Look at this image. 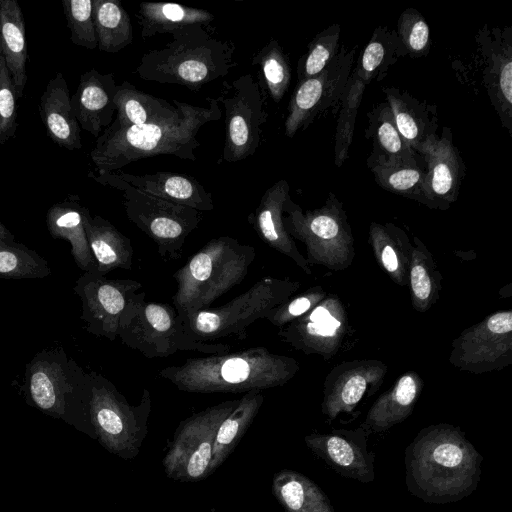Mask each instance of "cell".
I'll return each mask as SVG.
<instances>
[{
    "label": "cell",
    "instance_id": "cell-1",
    "mask_svg": "<svg viewBox=\"0 0 512 512\" xmlns=\"http://www.w3.org/2000/svg\"><path fill=\"white\" fill-rule=\"evenodd\" d=\"M482 460L459 427L430 425L405 449L407 489L430 504L459 501L477 488Z\"/></svg>",
    "mask_w": 512,
    "mask_h": 512
},
{
    "label": "cell",
    "instance_id": "cell-2",
    "mask_svg": "<svg viewBox=\"0 0 512 512\" xmlns=\"http://www.w3.org/2000/svg\"><path fill=\"white\" fill-rule=\"evenodd\" d=\"M207 106L183 105L181 113L165 122L131 126L107 127L96 139L90 157L99 173L115 172L129 163L157 155H171L195 161L200 146L199 130L220 119V104L206 98Z\"/></svg>",
    "mask_w": 512,
    "mask_h": 512
},
{
    "label": "cell",
    "instance_id": "cell-3",
    "mask_svg": "<svg viewBox=\"0 0 512 512\" xmlns=\"http://www.w3.org/2000/svg\"><path fill=\"white\" fill-rule=\"evenodd\" d=\"M298 371V363L263 346L234 353L190 357L158 371V376L189 393H246L281 386Z\"/></svg>",
    "mask_w": 512,
    "mask_h": 512
},
{
    "label": "cell",
    "instance_id": "cell-4",
    "mask_svg": "<svg viewBox=\"0 0 512 512\" xmlns=\"http://www.w3.org/2000/svg\"><path fill=\"white\" fill-rule=\"evenodd\" d=\"M171 35L166 45L142 56L135 70L137 76L196 91L229 74L235 65L233 44L212 36L204 24L189 25Z\"/></svg>",
    "mask_w": 512,
    "mask_h": 512
},
{
    "label": "cell",
    "instance_id": "cell-5",
    "mask_svg": "<svg viewBox=\"0 0 512 512\" xmlns=\"http://www.w3.org/2000/svg\"><path fill=\"white\" fill-rule=\"evenodd\" d=\"M255 256L253 246L229 236L208 241L173 274L177 289L172 302L181 318L207 309L239 285Z\"/></svg>",
    "mask_w": 512,
    "mask_h": 512
},
{
    "label": "cell",
    "instance_id": "cell-6",
    "mask_svg": "<svg viewBox=\"0 0 512 512\" xmlns=\"http://www.w3.org/2000/svg\"><path fill=\"white\" fill-rule=\"evenodd\" d=\"M91 374L62 347L45 348L25 368L23 391L27 401L41 411L84 423L89 420Z\"/></svg>",
    "mask_w": 512,
    "mask_h": 512
},
{
    "label": "cell",
    "instance_id": "cell-7",
    "mask_svg": "<svg viewBox=\"0 0 512 512\" xmlns=\"http://www.w3.org/2000/svg\"><path fill=\"white\" fill-rule=\"evenodd\" d=\"M88 175L120 191L126 216L154 241L164 261H177L182 257L185 240L198 227L202 212L136 189L115 172H89Z\"/></svg>",
    "mask_w": 512,
    "mask_h": 512
},
{
    "label": "cell",
    "instance_id": "cell-8",
    "mask_svg": "<svg viewBox=\"0 0 512 512\" xmlns=\"http://www.w3.org/2000/svg\"><path fill=\"white\" fill-rule=\"evenodd\" d=\"M89 420L101 444L123 459L135 458L148 434L151 395L144 388L140 402L130 404L102 374L91 371Z\"/></svg>",
    "mask_w": 512,
    "mask_h": 512
},
{
    "label": "cell",
    "instance_id": "cell-9",
    "mask_svg": "<svg viewBox=\"0 0 512 512\" xmlns=\"http://www.w3.org/2000/svg\"><path fill=\"white\" fill-rule=\"evenodd\" d=\"M296 287L294 283L263 277L226 304L196 311L182 320L202 342L212 343L227 337L242 340L246 338L248 326L286 301Z\"/></svg>",
    "mask_w": 512,
    "mask_h": 512
},
{
    "label": "cell",
    "instance_id": "cell-10",
    "mask_svg": "<svg viewBox=\"0 0 512 512\" xmlns=\"http://www.w3.org/2000/svg\"><path fill=\"white\" fill-rule=\"evenodd\" d=\"M405 56L395 29L379 26L374 30L347 78L340 99L334 145V162L337 167H341L348 159L356 116L366 86L373 80H383L397 60Z\"/></svg>",
    "mask_w": 512,
    "mask_h": 512
},
{
    "label": "cell",
    "instance_id": "cell-11",
    "mask_svg": "<svg viewBox=\"0 0 512 512\" xmlns=\"http://www.w3.org/2000/svg\"><path fill=\"white\" fill-rule=\"evenodd\" d=\"M121 342L146 358H165L178 351L203 354L229 352L224 343L202 342L188 329L174 306L167 303L141 304L131 321L118 332Z\"/></svg>",
    "mask_w": 512,
    "mask_h": 512
},
{
    "label": "cell",
    "instance_id": "cell-12",
    "mask_svg": "<svg viewBox=\"0 0 512 512\" xmlns=\"http://www.w3.org/2000/svg\"><path fill=\"white\" fill-rule=\"evenodd\" d=\"M283 223L291 237L306 245L310 261L337 267L347 260L353 242L351 229L343 204L333 193L322 207L305 212L289 196Z\"/></svg>",
    "mask_w": 512,
    "mask_h": 512
},
{
    "label": "cell",
    "instance_id": "cell-13",
    "mask_svg": "<svg viewBox=\"0 0 512 512\" xmlns=\"http://www.w3.org/2000/svg\"><path fill=\"white\" fill-rule=\"evenodd\" d=\"M142 284L132 279H109L84 272L73 291L82 303L80 319L85 330L95 336L114 341L145 301L146 293L138 292Z\"/></svg>",
    "mask_w": 512,
    "mask_h": 512
},
{
    "label": "cell",
    "instance_id": "cell-14",
    "mask_svg": "<svg viewBox=\"0 0 512 512\" xmlns=\"http://www.w3.org/2000/svg\"><path fill=\"white\" fill-rule=\"evenodd\" d=\"M238 402L239 399L223 401L179 423L162 460L164 472L170 479L196 482L210 475L216 433Z\"/></svg>",
    "mask_w": 512,
    "mask_h": 512
},
{
    "label": "cell",
    "instance_id": "cell-15",
    "mask_svg": "<svg viewBox=\"0 0 512 512\" xmlns=\"http://www.w3.org/2000/svg\"><path fill=\"white\" fill-rule=\"evenodd\" d=\"M225 112V142L222 160L238 162L253 155L262 140L268 113L259 82L250 73L232 82L223 81L217 98Z\"/></svg>",
    "mask_w": 512,
    "mask_h": 512
},
{
    "label": "cell",
    "instance_id": "cell-16",
    "mask_svg": "<svg viewBox=\"0 0 512 512\" xmlns=\"http://www.w3.org/2000/svg\"><path fill=\"white\" fill-rule=\"evenodd\" d=\"M357 45H341L335 58L317 75L299 81L291 96L284 132L289 138L329 113L337 114Z\"/></svg>",
    "mask_w": 512,
    "mask_h": 512
},
{
    "label": "cell",
    "instance_id": "cell-17",
    "mask_svg": "<svg viewBox=\"0 0 512 512\" xmlns=\"http://www.w3.org/2000/svg\"><path fill=\"white\" fill-rule=\"evenodd\" d=\"M475 39L481 85L502 126L512 135V27L485 24Z\"/></svg>",
    "mask_w": 512,
    "mask_h": 512
},
{
    "label": "cell",
    "instance_id": "cell-18",
    "mask_svg": "<svg viewBox=\"0 0 512 512\" xmlns=\"http://www.w3.org/2000/svg\"><path fill=\"white\" fill-rule=\"evenodd\" d=\"M306 446L339 475L362 483L375 479V453L369 449L368 434L354 430H332L304 437Z\"/></svg>",
    "mask_w": 512,
    "mask_h": 512
},
{
    "label": "cell",
    "instance_id": "cell-19",
    "mask_svg": "<svg viewBox=\"0 0 512 512\" xmlns=\"http://www.w3.org/2000/svg\"><path fill=\"white\" fill-rule=\"evenodd\" d=\"M418 154L426 164L424 188L430 208H447L456 201L466 170L450 128L431 136Z\"/></svg>",
    "mask_w": 512,
    "mask_h": 512
},
{
    "label": "cell",
    "instance_id": "cell-20",
    "mask_svg": "<svg viewBox=\"0 0 512 512\" xmlns=\"http://www.w3.org/2000/svg\"><path fill=\"white\" fill-rule=\"evenodd\" d=\"M451 361L465 369L496 367L512 349V313L500 311L466 330L455 342Z\"/></svg>",
    "mask_w": 512,
    "mask_h": 512
},
{
    "label": "cell",
    "instance_id": "cell-21",
    "mask_svg": "<svg viewBox=\"0 0 512 512\" xmlns=\"http://www.w3.org/2000/svg\"><path fill=\"white\" fill-rule=\"evenodd\" d=\"M117 86L113 73L103 74L92 68L81 75L75 93L70 96L81 129L98 138L111 125L116 113Z\"/></svg>",
    "mask_w": 512,
    "mask_h": 512
},
{
    "label": "cell",
    "instance_id": "cell-22",
    "mask_svg": "<svg viewBox=\"0 0 512 512\" xmlns=\"http://www.w3.org/2000/svg\"><path fill=\"white\" fill-rule=\"evenodd\" d=\"M288 182L281 179L269 187L262 195L248 222L257 236L269 247L290 257L306 273H310L307 261L295 246L283 223V209L290 196Z\"/></svg>",
    "mask_w": 512,
    "mask_h": 512
},
{
    "label": "cell",
    "instance_id": "cell-23",
    "mask_svg": "<svg viewBox=\"0 0 512 512\" xmlns=\"http://www.w3.org/2000/svg\"><path fill=\"white\" fill-rule=\"evenodd\" d=\"M115 173L134 188L160 199L200 212L214 209L212 193L192 176L163 171L144 175L129 174L121 170Z\"/></svg>",
    "mask_w": 512,
    "mask_h": 512
},
{
    "label": "cell",
    "instance_id": "cell-24",
    "mask_svg": "<svg viewBox=\"0 0 512 512\" xmlns=\"http://www.w3.org/2000/svg\"><path fill=\"white\" fill-rule=\"evenodd\" d=\"M386 373L380 362H360L340 371L326 385L322 411L335 420L340 414H351L368 388H375Z\"/></svg>",
    "mask_w": 512,
    "mask_h": 512
},
{
    "label": "cell",
    "instance_id": "cell-25",
    "mask_svg": "<svg viewBox=\"0 0 512 512\" xmlns=\"http://www.w3.org/2000/svg\"><path fill=\"white\" fill-rule=\"evenodd\" d=\"M39 114L53 143L71 151L82 147L81 128L72 111L69 89L61 72L46 85L39 102Z\"/></svg>",
    "mask_w": 512,
    "mask_h": 512
},
{
    "label": "cell",
    "instance_id": "cell-26",
    "mask_svg": "<svg viewBox=\"0 0 512 512\" xmlns=\"http://www.w3.org/2000/svg\"><path fill=\"white\" fill-rule=\"evenodd\" d=\"M397 129L404 141L418 153L422 145L439 127L437 107L421 101L408 91L388 86L383 88Z\"/></svg>",
    "mask_w": 512,
    "mask_h": 512
},
{
    "label": "cell",
    "instance_id": "cell-27",
    "mask_svg": "<svg viewBox=\"0 0 512 512\" xmlns=\"http://www.w3.org/2000/svg\"><path fill=\"white\" fill-rule=\"evenodd\" d=\"M88 208L83 206L78 195L69 194L53 204L46 213L48 232L54 239L67 240L71 255L81 270L95 273L96 263L91 253L84 228V216Z\"/></svg>",
    "mask_w": 512,
    "mask_h": 512
},
{
    "label": "cell",
    "instance_id": "cell-28",
    "mask_svg": "<svg viewBox=\"0 0 512 512\" xmlns=\"http://www.w3.org/2000/svg\"><path fill=\"white\" fill-rule=\"evenodd\" d=\"M86 237L96 263V274L105 276L115 269L131 270L134 249L131 240L110 221L90 214L84 216Z\"/></svg>",
    "mask_w": 512,
    "mask_h": 512
},
{
    "label": "cell",
    "instance_id": "cell-29",
    "mask_svg": "<svg viewBox=\"0 0 512 512\" xmlns=\"http://www.w3.org/2000/svg\"><path fill=\"white\" fill-rule=\"evenodd\" d=\"M116 118L110 126L126 128L131 126L154 124L169 121L177 117L184 102L168 101L138 90L128 81L117 86L114 98Z\"/></svg>",
    "mask_w": 512,
    "mask_h": 512
},
{
    "label": "cell",
    "instance_id": "cell-30",
    "mask_svg": "<svg viewBox=\"0 0 512 512\" xmlns=\"http://www.w3.org/2000/svg\"><path fill=\"white\" fill-rule=\"evenodd\" d=\"M421 388L422 382L416 373L404 374L374 402L361 426L369 435L386 432L401 423L412 413Z\"/></svg>",
    "mask_w": 512,
    "mask_h": 512
},
{
    "label": "cell",
    "instance_id": "cell-31",
    "mask_svg": "<svg viewBox=\"0 0 512 512\" xmlns=\"http://www.w3.org/2000/svg\"><path fill=\"white\" fill-rule=\"evenodd\" d=\"M0 55L10 72L17 97L27 83V43L23 12L16 0H0Z\"/></svg>",
    "mask_w": 512,
    "mask_h": 512
},
{
    "label": "cell",
    "instance_id": "cell-32",
    "mask_svg": "<svg viewBox=\"0 0 512 512\" xmlns=\"http://www.w3.org/2000/svg\"><path fill=\"white\" fill-rule=\"evenodd\" d=\"M366 138L372 141L367 165L411 160L420 156L400 135L388 103L374 105L367 113Z\"/></svg>",
    "mask_w": 512,
    "mask_h": 512
},
{
    "label": "cell",
    "instance_id": "cell-33",
    "mask_svg": "<svg viewBox=\"0 0 512 512\" xmlns=\"http://www.w3.org/2000/svg\"><path fill=\"white\" fill-rule=\"evenodd\" d=\"M136 18L143 39L159 34H172L193 24H208L214 15L207 10L169 2H141Z\"/></svg>",
    "mask_w": 512,
    "mask_h": 512
},
{
    "label": "cell",
    "instance_id": "cell-34",
    "mask_svg": "<svg viewBox=\"0 0 512 512\" xmlns=\"http://www.w3.org/2000/svg\"><path fill=\"white\" fill-rule=\"evenodd\" d=\"M272 493L286 512H335L325 492L297 471L283 469L276 472Z\"/></svg>",
    "mask_w": 512,
    "mask_h": 512
},
{
    "label": "cell",
    "instance_id": "cell-35",
    "mask_svg": "<svg viewBox=\"0 0 512 512\" xmlns=\"http://www.w3.org/2000/svg\"><path fill=\"white\" fill-rule=\"evenodd\" d=\"M264 401L260 390L246 392L222 421L215 436L209 474L230 456L258 414Z\"/></svg>",
    "mask_w": 512,
    "mask_h": 512
},
{
    "label": "cell",
    "instance_id": "cell-36",
    "mask_svg": "<svg viewBox=\"0 0 512 512\" xmlns=\"http://www.w3.org/2000/svg\"><path fill=\"white\" fill-rule=\"evenodd\" d=\"M368 167L381 188L430 207L424 188L426 164L421 155L411 160L377 163Z\"/></svg>",
    "mask_w": 512,
    "mask_h": 512
},
{
    "label": "cell",
    "instance_id": "cell-37",
    "mask_svg": "<svg viewBox=\"0 0 512 512\" xmlns=\"http://www.w3.org/2000/svg\"><path fill=\"white\" fill-rule=\"evenodd\" d=\"M92 7L100 51L116 53L133 42L131 20L119 0H92Z\"/></svg>",
    "mask_w": 512,
    "mask_h": 512
},
{
    "label": "cell",
    "instance_id": "cell-38",
    "mask_svg": "<svg viewBox=\"0 0 512 512\" xmlns=\"http://www.w3.org/2000/svg\"><path fill=\"white\" fill-rule=\"evenodd\" d=\"M259 65L265 87L275 103H279L291 82V66L287 54L275 39H271L252 59Z\"/></svg>",
    "mask_w": 512,
    "mask_h": 512
},
{
    "label": "cell",
    "instance_id": "cell-39",
    "mask_svg": "<svg viewBox=\"0 0 512 512\" xmlns=\"http://www.w3.org/2000/svg\"><path fill=\"white\" fill-rule=\"evenodd\" d=\"M51 274L48 261L24 244L0 240V278L36 279Z\"/></svg>",
    "mask_w": 512,
    "mask_h": 512
},
{
    "label": "cell",
    "instance_id": "cell-40",
    "mask_svg": "<svg viewBox=\"0 0 512 512\" xmlns=\"http://www.w3.org/2000/svg\"><path fill=\"white\" fill-rule=\"evenodd\" d=\"M404 233L392 224L372 223L370 240L382 268L398 284L405 283L406 267L410 264L401 253L400 240Z\"/></svg>",
    "mask_w": 512,
    "mask_h": 512
},
{
    "label": "cell",
    "instance_id": "cell-41",
    "mask_svg": "<svg viewBox=\"0 0 512 512\" xmlns=\"http://www.w3.org/2000/svg\"><path fill=\"white\" fill-rule=\"evenodd\" d=\"M341 28L332 24L319 32L308 44L297 64L298 82L319 74L338 54Z\"/></svg>",
    "mask_w": 512,
    "mask_h": 512
},
{
    "label": "cell",
    "instance_id": "cell-42",
    "mask_svg": "<svg viewBox=\"0 0 512 512\" xmlns=\"http://www.w3.org/2000/svg\"><path fill=\"white\" fill-rule=\"evenodd\" d=\"M406 56L425 57L431 47L430 28L424 16L415 8L405 9L395 29Z\"/></svg>",
    "mask_w": 512,
    "mask_h": 512
},
{
    "label": "cell",
    "instance_id": "cell-43",
    "mask_svg": "<svg viewBox=\"0 0 512 512\" xmlns=\"http://www.w3.org/2000/svg\"><path fill=\"white\" fill-rule=\"evenodd\" d=\"M61 3L71 42L89 50L97 48L92 0H62Z\"/></svg>",
    "mask_w": 512,
    "mask_h": 512
},
{
    "label": "cell",
    "instance_id": "cell-44",
    "mask_svg": "<svg viewBox=\"0 0 512 512\" xmlns=\"http://www.w3.org/2000/svg\"><path fill=\"white\" fill-rule=\"evenodd\" d=\"M432 263L417 248L410 260V285L415 309L425 311L432 304L436 292Z\"/></svg>",
    "mask_w": 512,
    "mask_h": 512
},
{
    "label": "cell",
    "instance_id": "cell-45",
    "mask_svg": "<svg viewBox=\"0 0 512 512\" xmlns=\"http://www.w3.org/2000/svg\"><path fill=\"white\" fill-rule=\"evenodd\" d=\"M17 93L5 60L0 55V145L15 137Z\"/></svg>",
    "mask_w": 512,
    "mask_h": 512
},
{
    "label": "cell",
    "instance_id": "cell-46",
    "mask_svg": "<svg viewBox=\"0 0 512 512\" xmlns=\"http://www.w3.org/2000/svg\"><path fill=\"white\" fill-rule=\"evenodd\" d=\"M319 296L317 293H308L290 301H284L270 310L265 319L274 326L282 328L306 313L318 301Z\"/></svg>",
    "mask_w": 512,
    "mask_h": 512
},
{
    "label": "cell",
    "instance_id": "cell-47",
    "mask_svg": "<svg viewBox=\"0 0 512 512\" xmlns=\"http://www.w3.org/2000/svg\"><path fill=\"white\" fill-rule=\"evenodd\" d=\"M0 240L9 243L14 244L15 238L14 235L4 226V224L0 221Z\"/></svg>",
    "mask_w": 512,
    "mask_h": 512
}]
</instances>
